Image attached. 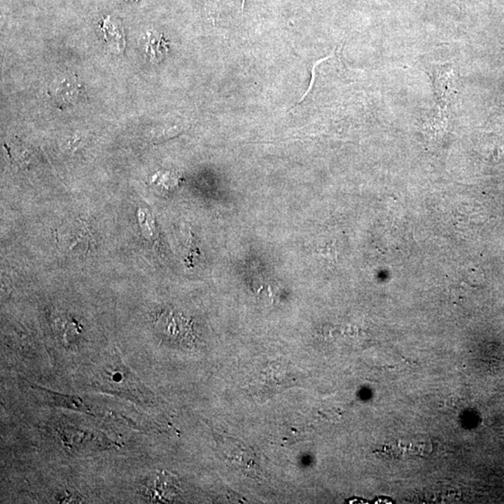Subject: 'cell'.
I'll list each match as a JSON object with an SVG mask.
<instances>
[{"label":"cell","instance_id":"cell-2","mask_svg":"<svg viewBox=\"0 0 504 504\" xmlns=\"http://www.w3.org/2000/svg\"><path fill=\"white\" fill-rule=\"evenodd\" d=\"M162 332L169 335L174 341L190 342L192 340V328L184 318H178L172 313L162 316Z\"/></svg>","mask_w":504,"mask_h":504},{"label":"cell","instance_id":"cell-1","mask_svg":"<svg viewBox=\"0 0 504 504\" xmlns=\"http://www.w3.org/2000/svg\"><path fill=\"white\" fill-rule=\"evenodd\" d=\"M48 95L58 108L76 105L86 98L85 88L75 74H66L53 81L48 88Z\"/></svg>","mask_w":504,"mask_h":504},{"label":"cell","instance_id":"cell-4","mask_svg":"<svg viewBox=\"0 0 504 504\" xmlns=\"http://www.w3.org/2000/svg\"><path fill=\"white\" fill-rule=\"evenodd\" d=\"M147 52L153 61H162L167 52V42L162 35L157 33H148Z\"/></svg>","mask_w":504,"mask_h":504},{"label":"cell","instance_id":"cell-3","mask_svg":"<svg viewBox=\"0 0 504 504\" xmlns=\"http://www.w3.org/2000/svg\"><path fill=\"white\" fill-rule=\"evenodd\" d=\"M176 482L173 478L161 477L160 475L148 484V492H154L150 495L151 500L168 501L171 497H176Z\"/></svg>","mask_w":504,"mask_h":504},{"label":"cell","instance_id":"cell-5","mask_svg":"<svg viewBox=\"0 0 504 504\" xmlns=\"http://www.w3.org/2000/svg\"><path fill=\"white\" fill-rule=\"evenodd\" d=\"M245 4L246 0H242V7H241V8H242V13H244V8H245Z\"/></svg>","mask_w":504,"mask_h":504}]
</instances>
